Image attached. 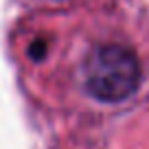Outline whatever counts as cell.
<instances>
[{
  "mask_svg": "<svg viewBox=\"0 0 149 149\" xmlns=\"http://www.w3.org/2000/svg\"><path fill=\"white\" fill-rule=\"evenodd\" d=\"M84 77L86 88L94 99L116 103L138 88L140 66L130 48L107 44L90 53L84 66Z\"/></svg>",
  "mask_w": 149,
  "mask_h": 149,
  "instance_id": "cell-1",
  "label": "cell"
}]
</instances>
